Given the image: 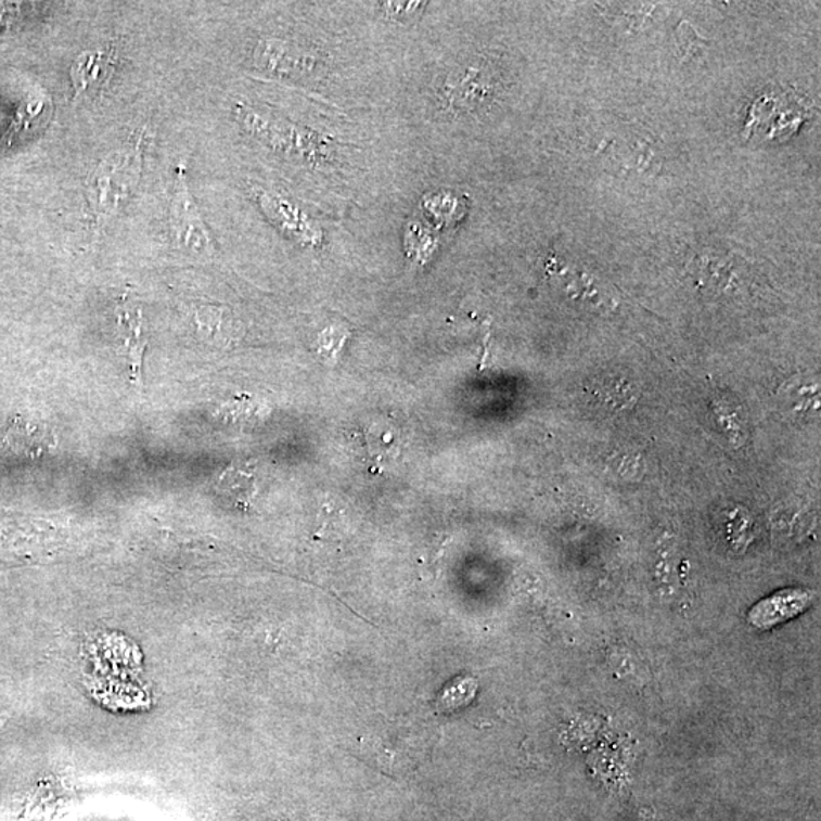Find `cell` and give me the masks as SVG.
Masks as SVG:
<instances>
[{
    "label": "cell",
    "mask_w": 821,
    "mask_h": 821,
    "mask_svg": "<svg viewBox=\"0 0 821 821\" xmlns=\"http://www.w3.org/2000/svg\"><path fill=\"white\" fill-rule=\"evenodd\" d=\"M145 131L130 145L113 151L89 179V200L98 229L115 219L138 188L145 153Z\"/></svg>",
    "instance_id": "6da1fadb"
},
{
    "label": "cell",
    "mask_w": 821,
    "mask_h": 821,
    "mask_svg": "<svg viewBox=\"0 0 821 821\" xmlns=\"http://www.w3.org/2000/svg\"><path fill=\"white\" fill-rule=\"evenodd\" d=\"M171 230L177 248L184 255L195 257L214 255V241H211L210 234L207 232L202 217H200V211L196 209L191 191H189L184 163H181L179 172H177L176 189H174Z\"/></svg>",
    "instance_id": "7a4b0ae2"
},
{
    "label": "cell",
    "mask_w": 821,
    "mask_h": 821,
    "mask_svg": "<svg viewBox=\"0 0 821 821\" xmlns=\"http://www.w3.org/2000/svg\"><path fill=\"white\" fill-rule=\"evenodd\" d=\"M117 323L123 339V350L130 367V380L134 385L143 384V359L147 346L142 309L125 303L117 309Z\"/></svg>",
    "instance_id": "3957f363"
},
{
    "label": "cell",
    "mask_w": 821,
    "mask_h": 821,
    "mask_svg": "<svg viewBox=\"0 0 821 821\" xmlns=\"http://www.w3.org/2000/svg\"><path fill=\"white\" fill-rule=\"evenodd\" d=\"M812 603V593L801 589L782 590L766 598L752 608L748 620L758 628H771L775 624L793 618Z\"/></svg>",
    "instance_id": "277c9868"
},
{
    "label": "cell",
    "mask_w": 821,
    "mask_h": 821,
    "mask_svg": "<svg viewBox=\"0 0 821 821\" xmlns=\"http://www.w3.org/2000/svg\"><path fill=\"white\" fill-rule=\"evenodd\" d=\"M491 87L487 82V75L476 67H467L464 72H457L446 78L441 89V100L446 107L453 110H472L479 102L486 101Z\"/></svg>",
    "instance_id": "5b68a950"
},
{
    "label": "cell",
    "mask_w": 821,
    "mask_h": 821,
    "mask_svg": "<svg viewBox=\"0 0 821 821\" xmlns=\"http://www.w3.org/2000/svg\"><path fill=\"white\" fill-rule=\"evenodd\" d=\"M113 74L112 56L104 51H86L72 64L70 78L75 97L101 90Z\"/></svg>",
    "instance_id": "8992f818"
},
{
    "label": "cell",
    "mask_w": 821,
    "mask_h": 821,
    "mask_svg": "<svg viewBox=\"0 0 821 821\" xmlns=\"http://www.w3.org/2000/svg\"><path fill=\"white\" fill-rule=\"evenodd\" d=\"M192 316L200 335L215 346H229L240 336V324L229 309L200 305L195 306Z\"/></svg>",
    "instance_id": "52a82bcc"
},
{
    "label": "cell",
    "mask_w": 821,
    "mask_h": 821,
    "mask_svg": "<svg viewBox=\"0 0 821 821\" xmlns=\"http://www.w3.org/2000/svg\"><path fill=\"white\" fill-rule=\"evenodd\" d=\"M52 113H54V104L47 94L24 102L18 107L10 130L3 136L7 145L33 138L34 134L43 130L51 120Z\"/></svg>",
    "instance_id": "ba28073f"
},
{
    "label": "cell",
    "mask_w": 821,
    "mask_h": 821,
    "mask_svg": "<svg viewBox=\"0 0 821 821\" xmlns=\"http://www.w3.org/2000/svg\"><path fill=\"white\" fill-rule=\"evenodd\" d=\"M259 200L264 209L268 211V215H271L272 219L280 227L287 230V232L295 234V236H300L302 240L308 241L313 245L320 241V234L308 225V221L303 218L300 211L293 204L278 198V196L267 194V192H260Z\"/></svg>",
    "instance_id": "9c48e42d"
},
{
    "label": "cell",
    "mask_w": 821,
    "mask_h": 821,
    "mask_svg": "<svg viewBox=\"0 0 821 821\" xmlns=\"http://www.w3.org/2000/svg\"><path fill=\"white\" fill-rule=\"evenodd\" d=\"M256 63L264 69L280 72V74H290V72L300 70L308 66V62H305L300 52L279 40L260 41L256 51Z\"/></svg>",
    "instance_id": "30bf717a"
},
{
    "label": "cell",
    "mask_w": 821,
    "mask_h": 821,
    "mask_svg": "<svg viewBox=\"0 0 821 821\" xmlns=\"http://www.w3.org/2000/svg\"><path fill=\"white\" fill-rule=\"evenodd\" d=\"M475 691L476 683L473 682V679H460L458 682L446 688L441 694L440 702H438V707L445 710V713L456 710L458 707L467 705L473 695H475Z\"/></svg>",
    "instance_id": "8fae6325"
}]
</instances>
